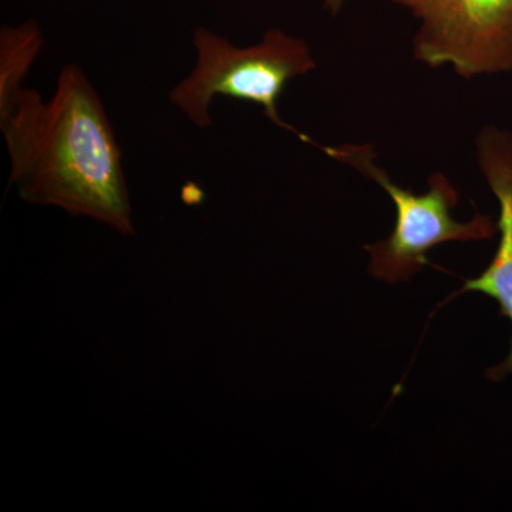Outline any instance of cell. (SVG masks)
<instances>
[{
  "label": "cell",
  "mask_w": 512,
  "mask_h": 512,
  "mask_svg": "<svg viewBox=\"0 0 512 512\" xmlns=\"http://www.w3.org/2000/svg\"><path fill=\"white\" fill-rule=\"evenodd\" d=\"M316 148L375 181L392 198L396 208L392 234L365 247L370 256L369 274L379 281L392 285L410 281L430 264L427 254L431 249L447 242L484 241L497 232V224L487 215L476 214L468 222L453 217L460 194L443 173L431 174L429 190L416 194L394 183L377 165L375 150L369 144H318Z\"/></svg>",
  "instance_id": "3957f363"
},
{
  "label": "cell",
  "mask_w": 512,
  "mask_h": 512,
  "mask_svg": "<svg viewBox=\"0 0 512 512\" xmlns=\"http://www.w3.org/2000/svg\"><path fill=\"white\" fill-rule=\"evenodd\" d=\"M419 23L416 62L461 79L512 70V0H392Z\"/></svg>",
  "instance_id": "277c9868"
},
{
  "label": "cell",
  "mask_w": 512,
  "mask_h": 512,
  "mask_svg": "<svg viewBox=\"0 0 512 512\" xmlns=\"http://www.w3.org/2000/svg\"><path fill=\"white\" fill-rule=\"evenodd\" d=\"M195 62L191 72L168 93L175 109L200 130L212 127V106L218 97L248 101L261 107L276 127L303 143H318L291 126L279 113L286 86L316 69L311 47L302 37L274 28L251 46H238L207 28L192 35Z\"/></svg>",
  "instance_id": "7a4b0ae2"
},
{
  "label": "cell",
  "mask_w": 512,
  "mask_h": 512,
  "mask_svg": "<svg viewBox=\"0 0 512 512\" xmlns=\"http://www.w3.org/2000/svg\"><path fill=\"white\" fill-rule=\"evenodd\" d=\"M476 154L481 174L500 205V244L483 274L468 279L463 291L490 296L500 305L501 315L512 323V134L484 127L477 136ZM485 376L493 382L512 376V339L507 359L491 367Z\"/></svg>",
  "instance_id": "5b68a950"
},
{
  "label": "cell",
  "mask_w": 512,
  "mask_h": 512,
  "mask_svg": "<svg viewBox=\"0 0 512 512\" xmlns=\"http://www.w3.org/2000/svg\"><path fill=\"white\" fill-rule=\"evenodd\" d=\"M320 2H322L323 8L328 10L329 13L338 15L352 0H320Z\"/></svg>",
  "instance_id": "52a82bcc"
},
{
  "label": "cell",
  "mask_w": 512,
  "mask_h": 512,
  "mask_svg": "<svg viewBox=\"0 0 512 512\" xmlns=\"http://www.w3.org/2000/svg\"><path fill=\"white\" fill-rule=\"evenodd\" d=\"M0 130L8 150L9 183L22 200L134 235L123 151L82 67L66 64L50 99L25 87L0 117Z\"/></svg>",
  "instance_id": "6da1fadb"
},
{
  "label": "cell",
  "mask_w": 512,
  "mask_h": 512,
  "mask_svg": "<svg viewBox=\"0 0 512 512\" xmlns=\"http://www.w3.org/2000/svg\"><path fill=\"white\" fill-rule=\"evenodd\" d=\"M45 46L35 19L0 28V117L6 116L25 89V80Z\"/></svg>",
  "instance_id": "8992f818"
}]
</instances>
